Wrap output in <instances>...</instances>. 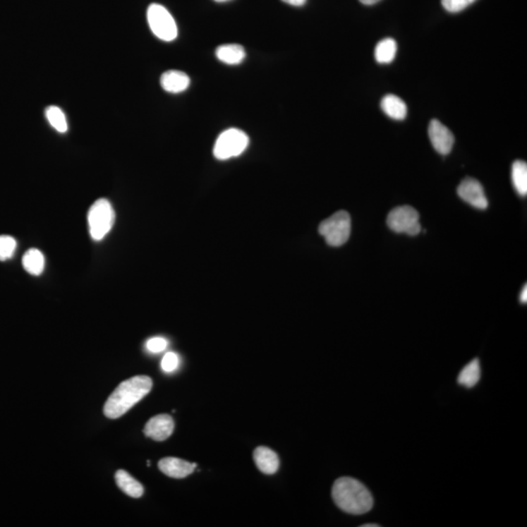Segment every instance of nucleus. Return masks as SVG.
Segmentation results:
<instances>
[{
	"label": "nucleus",
	"instance_id": "9d476101",
	"mask_svg": "<svg viewBox=\"0 0 527 527\" xmlns=\"http://www.w3.org/2000/svg\"><path fill=\"white\" fill-rule=\"evenodd\" d=\"M174 431V421L172 417L168 414H159L152 417L145 426L144 434L147 437L162 442L167 440Z\"/></svg>",
	"mask_w": 527,
	"mask_h": 527
},
{
	"label": "nucleus",
	"instance_id": "6ab92c4d",
	"mask_svg": "<svg viewBox=\"0 0 527 527\" xmlns=\"http://www.w3.org/2000/svg\"><path fill=\"white\" fill-rule=\"evenodd\" d=\"M511 181L516 192L521 197L527 195V164L523 160H516L511 166Z\"/></svg>",
	"mask_w": 527,
	"mask_h": 527
},
{
	"label": "nucleus",
	"instance_id": "aec40b11",
	"mask_svg": "<svg viewBox=\"0 0 527 527\" xmlns=\"http://www.w3.org/2000/svg\"><path fill=\"white\" fill-rule=\"evenodd\" d=\"M480 378V365L478 358L467 364L458 376V383L466 388H473L477 385Z\"/></svg>",
	"mask_w": 527,
	"mask_h": 527
},
{
	"label": "nucleus",
	"instance_id": "bb28decb",
	"mask_svg": "<svg viewBox=\"0 0 527 527\" xmlns=\"http://www.w3.org/2000/svg\"><path fill=\"white\" fill-rule=\"evenodd\" d=\"M521 303H526L527 302V287L526 285L524 286V289L523 291H521Z\"/></svg>",
	"mask_w": 527,
	"mask_h": 527
},
{
	"label": "nucleus",
	"instance_id": "4468645a",
	"mask_svg": "<svg viewBox=\"0 0 527 527\" xmlns=\"http://www.w3.org/2000/svg\"><path fill=\"white\" fill-rule=\"evenodd\" d=\"M381 108L387 116L394 121H404L407 116L406 104L393 94H389L382 99Z\"/></svg>",
	"mask_w": 527,
	"mask_h": 527
},
{
	"label": "nucleus",
	"instance_id": "f3484780",
	"mask_svg": "<svg viewBox=\"0 0 527 527\" xmlns=\"http://www.w3.org/2000/svg\"><path fill=\"white\" fill-rule=\"evenodd\" d=\"M23 267L32 276H40L44 269V256L37 248L29 249L23 257Z\"/></svg>",
	"mask_w": 527,
	"mask_h": 527
},
{
	"label": "nucleus",
	"instance_id": "a878e982",
	"mask_svg": "<svg viewBox=\"0 0 527 527\" xmlns=\"http://www.w3.org/2000/svg\"><path fill=\"white\" fill-rule=\"evenodd\" d=\"M281 1L285 2V4L292 5V6H303L305 4V1L307 0H281Z\"/></svg>",
	"mask_w": 527,
	"mask_h": 527
},
{
	"label": "nucleus",
	"instance_id": "c85d7f7f",
	"mask_svg": "<svg viewBox=\"0 0 527 527\" xmlns=\"http://www.w3.org/2000/svg\"><path fill=\"white\" fill-rule=\"evenodd\" d=\"M363 526V527H371V526H372V527H377V526H378V524L373 523V524H363V526Z\"/></svg>",
	"mask_w": 527,
	"mask_h": 527
},
{
	"label": "nucleus",
	"instance_id": "c756f323",
	"mask_svg": "<svg viewBox=\"0 0 527 527\" xmlns=\"http://www.w3.org/2000/svg\"><path fill=\"white\" fill-rule=\"evenodd\" d=\"M214 1L220 2V4H221V2L230 1V0H214Z\"/></svg>",
	"mask_w": 527,
	"mask_h": 527
},
{
	"label": "nucleus",
	"instance_id": "39448f33",
	"mask_svg": "<svg viewBox=\"0 0 527 527\" xmlns=\"http://www.w3.org/2000/svg\"><path fill=\"white\" fill-rule=\"evenodd\" d=\"M249 145V138L243 130L230 128L224 131L214 145V157L219 160L230 159L243 154Z\"/></svg>",
	"mask_w": 527,
	"mask_h": 527
},
{
	"label": "nucleus",
	"instance_id": "423d86ee",
	"mask_svg": "<svg viewBox=\"0 0 527 527\" xmlns=\"http://www.w3.org/2000/svg\"><path fill=\"white\" fill-rule=\"evenodd\" d=\"M147 22L155 37L164 42H173L178 35L174 18L162 5L152 4L147 9Z\"/></svg>",
	"mask_w": 527,
	"mask_h": 527
},
{
	"label": "nucleus",
	"instance_id": "b1692460",
	"mask_svg": "<svg viewBox=\"0 0 527 527\" xmlns=\"http://www.w3.org/2000/svg\"><path fill=\"white\" fill-rule=\"evenodd\" d=\"M179 363V356H178L177 353H173V351H169V353H165L164 358H162V370L166 373H171L178 368Z\"/></svg>",
	"mask_w": 527,
	"mask_h": 527
},
{
	"label": "nucleus",
	"instance_id": "2eb2a0df",
	"mask_svg": "<svg viewBox=\"0 0 527 527\" xmlns=\"http://www.w3.org/2000/svg\"><path fill=\"white\" fill-rule=\"evenodd\" d=\"M216 56L221 62L226 65L236 66L243 62L246 53L241 45L225 44L217 48Z\"/></svg>",
	"mask_w": 527,
	"mask_h": 527
},
{
	"label": "nucleus",
	"instance_id": "f257e3e1",
	"mask_svg": "<svg viewBox=\"0 0 527 527\" xmlns=\"http://www.w3.org/2000/svg\"><path fill=\"white\" fill-rule=\"evenodd\" d=\"M152 388L150 377L139 375L123 381L109 396L104 406V413L109 419H117L144 399Z\"/></svg>",
	"mask_w": 527,
	"mask_h": 527
},
{
	"label": "nucleus",
	"instance_id": "f8f14e48",
	"mask_svg": "<svg viewBox=\"0 0 527 527\" xmlns=\"http://www.w3.org/2000/svg\"><path fill=\"white\" fill-rule=\"evenodd\" d=\"M254 461L262 473L274 475L279 468V458L268 447H259L254 452Z\"/></svg>",
	"mask_w": 527,
	"mask_h": 527
},
{
	"label": "nucleus",
	"instance_id": "4be33fe9",
	"mask_svg": "<svg viewBox=\"0 0 527 527\" xmlns=\"http://www.w3.org/2000/svg\"><path fill=\"white\" fill-rule=\"evenodd\" d=\"M17 243L9 236H0V261H7L14 255Z\"/></svg>",
	"mask_w": 527,
	"mask_h": 527
},
{
	"label": "nucleus",
	"instance_id": "f03ea898",
	"mask_svg": "<svg viewBox=\"0 0 527 527\" xmlns=\"http://www.w3.org/2000/svg\"><path fill=\"white\" fill-rule=\"evenodd\" d=\"M332 498L341 510L351 515H363L373 507L370 491L355 478H338L332 487Z\"/></svg>",
	"mask_w": 527,
	"mask_h": 527
},
{
	"label": "nucleus",
	"instance_id": "0eeeda50",
	"mask_svg": "<svg viewBox=\"0 0 527 527\" xmlns=\"http://www.w3.org/2000/svg\"><path fill=\"white\" fill-rule=\"evenodd\" d=\"M387 224L394 233L406 234L411 236H417L422 230L419 213L408 205L394 208L389 213Z\"/></svg>",
	"mask_w": 527,
	"mask_h": 527
},
{
	"label": "nucleus",
	"instance_id": "1a4fd4ad",
	"mask_svg": "<svg viewBox=\"0 0 527 527\" xmlns=\"http://www.w3.org/2000/svg\"><path fill=\"white\" fill-rule=\"evenodd\" d=\"M429 137L435 151L442 155L452 152L454 145V135L437 119H432L429 126Z\"/></svg>",
	"mask_w": 527,
	"mask_h": 527
},
{
	"label": "nucleus",
	"instance_id": "6e6552de",
	"mask_svg": "<svg viewBox=\"0 0 527 527\" xmlns=\"http://www.w3.org/2000/svg\"><path fill=\"white\" fill-rule=\"evenodd\" d=\"M458 195L468 205L478 210H486L488 200L485 197V190L478 180L473 178H466L457 188Z\"/></svg>",
	"mask_w": 527,
	"mask_h": 527
},
{
	"label": "nucleus",
	"instance_id": "a211bd4d",
	"mask_svg": "<svg viewBox=\"0 0 527 527\" xmlns=\"http://www.w3.org/2000/svg\"><path fill=\"white\" fill-rule=\"evenodd\" d=\"M398 44L393 38H385L376 45L375 59L379 63H389L396 58Z\"/></svg>",
	"mask_w": 527,
	"mask_h": 527
},
{
	"label": "nucleus",
	"instance_id": "7ed1b4c3",
	"mask_svg": "<svg viewBox=\"0 0 527 527\" xmlns=\"http://www.w3.org/2000/svg\"><path fill=\"white\" fill-rule=\"evenodd\" d=\"M116 214L111 202L106 198L96 200L88 212L89 231L94 241H101L111 230Z\"/></svg>",
	"mask_w": 527,
	"mask_h": 527
},
{
	"label": "nucleus",
	"instance_id": "cd10ccee",
	"mask_svg": "<svg viewBox=\"0 0 527 527\" xmlns=\"http://www.w3.org/2000/svg\"><path fill=\"white\" fill-rule=\"evenodd\" d=\"M360 1L364 5H373L380 1V0H360Z\"/></svg>",
	"mask_w": 527,
	"mask_h": 527
},
{
	"label": "nucleus",
	"instance_id": "ddd939ff",
	"mask_svg": "<svg viewBox=\"0 0 527 527\" xmlns=\"http://www.w3.org/2000/svg\"><path fill=\"white\" fill-rule=\"evenodd\" d=\"M190 80L187 73L180 71H168L160 78V84L166 92L177 94L187 90Z\"/></svg>",
	"mask_w": 527,
	"mask_h": 527
},
{
	"label": "nucleus",
	"instance_id": "dca6fc26",
	"mask_svg": "<svg viewBox=\"0 0 527 527\" xmlns=\"http://www.w3.org/2000/svg\"><path fill=\"white\" fill-rule=\"evenodd\" d=\"M116 485L124 493L132 498L142 497L144 487L138 480H135L131 475L123 470H119L116 473Z\"/></svg>",
	"mask_w": 527,
	"mask_h": 527
},
{
	"label": "nucleus",
	"instance_id": "393cba45",
	"mask_svg": "<svg viewBox=\"0 0 527 527\" xmlns=\"http://www.w3.org/2000/svg\"><path fill=\"white\" fill-rule=\"evenodd\" d=\"M167 340L162 337H154L147 340L146 343L147 350L152 353H159L167 348Z\"/></svg>",
	"mask_w": 527,
	"mask_h": 527
},
{
	"label": "nucleus",
	"instance_id": "20e7f679",
	"mask_svg": "<svg viewBox=\"0 0 527 527\" xmlns=\"http://www.w3.org/2000/svg\"><path fill=\"white\" fill-rule=\"evenodd\" d=\"M351 222L350 214L346 211H338L327 220L320 223L318 231L322 234L328 246L339 247L350 238Z\"/></svg>",
	"mask_w": 527,
	"mask_h": 527
},
{
	"label": "nucleus",
	"instance_id": "412c9836",
	"mask_svg": "<svg viewBox=\"0 0 527 527\" xmlns=\"http://www.w3.org/2000/svg\"><path fill=\"white\" fill-rule=\"evenodd\" d=\"M47 121L50 126L57 130L60 133H66L68 131V121L62 109L56 106H49L45 111Z\"/></svg>",
	"mask_w": 527,
	"mask_h": 527
},
{
	"label": "nucleus",
	"instance_id": "5701e85b",
	"mask_svg": "<svg viewBox=\"0 0 527 527\" xmlns=\"http://www.w3.org/2000/svg\"><path fill=\"white\" fill-rule=\"evenodd\" d=\"M475 1V0H442V4L447 11L457 13L467 8Z\"/></svg>",
	"mask_w": 527,
	"mask_h": 527
},
{
	"label": "nucleus",
	"instance_id": "9b49d317",
	"mask_svg": "<svg viewBox=\"0 0 527 527\" xmlns=\"http://www.w3.org/2000/svg\"><path fill=\"white\" fill-rule=\"evenodd\" d=\"M159 468L168 477L184 478L193 473L195 468H197V464L195 463L192 464V463L179 459V458L167 457L159 461Z\"/></svg>",
	"mask_w": 527,
	"mask_h": 527
}]
</instances>
